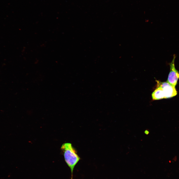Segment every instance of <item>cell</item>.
<instances>
[{
  "mask_svg": "<svg viewBox=\"0 0 179 179\" xmlns=\"http://www.w3.org/2000/svg\"><path fill=\"white\" fill-rule=\"evenodd\" d=\"M61 149L64 153L65 161L70 168L71 173V178L73 179V170L75 166L80 159L77 154L75 149L70 143L63 144Z\"/></svg>",
  "mask_w": 179,
  "mask_h": 179,
  "instance_id": "obj_1",
  "label": "cell"
},
{
  "mask_svg": "<svg viewBox=\"0 0 179 179\" xmlns=\"http://www.w3.org/2000/svg\"><path fill=\"white\" fill-rule=\"evenodd\" d=\"M157 85L162 88L164 93L165 98H170L176 96L177 94L175 87L174 86L167 81L161 82L157 81Z\"/></svg>",
  "mask_w": 179,
  "mask_h": 179,
  "instance_id": "obj_3",
  "label": "cell"
},
{
  "mask_svg": "<svg viewBox=\"0 0 179 179\" xmlns=\"http://www.w3.org/2000/svg\"><path fill=\"white\" fill-rule=\"evenodd\" d=\"M176 56L174 54L172 62L169 64L170 70L167 82L172 85L175 87L179 79V72L175 67V61Z\"/></svg>",
  "mask_w": 179,
  "mask_h": 179,
  "instance_id": "obj_2",
  "label": "cell"
},
{
  "mask_svg": "<svg viewBox=\"0 0 179 179\" xmlns=\"http://www.w3.org/2000/svg\"><path fill=\"white\" fill-rule=\"evenodd\" d=\"M152 99L157 100L165 98V95L161 88L157 85L156 89L152 94Z\"/></svg>",
  "mask_w": 179,
  "mask_h": 179,
  "instance_id": "obj_4",
  "label": "cell"
}]
</instances>
